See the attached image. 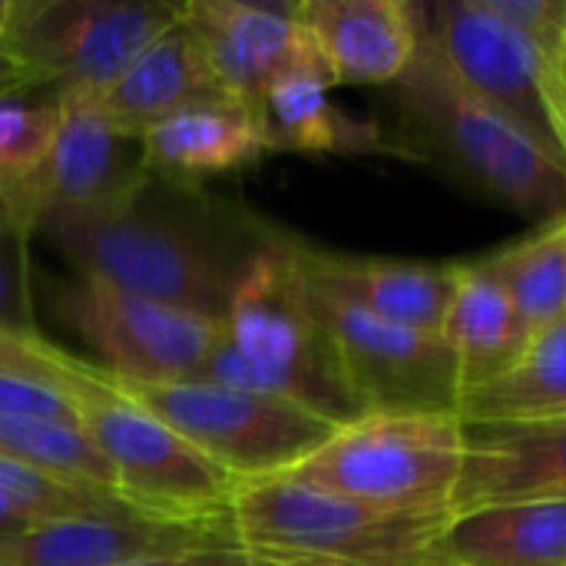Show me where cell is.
Wrapping results in <instances>:
<instances>
[{
  "mask_svg": "<svg viewBox=\"0 0 566 566\" xmlns=\"http://www.w3.org/2000/svg\"><path fill=\"white\" fill-rule=\"evenodd\" d=\"M272 222L226 206L199 182L143 172L109 202L36 232L76 269L133 295L226 322L229 298Z\"/></svg>",
  "mask_w": 566,
  "mask_h": 566,
  "instance_id": "cell-1",
  "label": "cell"
},
{
  "mask_svg": "<svg viewBox=\"0 0 566 566\" xmlns=\"http://www.w3.org/2000/svg\"><path fill=\"white\" fill-rule=\"evenodd\" d=\"M202 378L285 398L335 428L365 415L322 325L305 269V239L269 229L229 298L226 338Z\"/></svg>",
  "mask_w": 566,
  "mask_h": 566,
  "instance_id": "cell-2",
  "label": "cell"
},
{
  "mask_svg": "<svg viewBox=\"0 0 566 566\" xmlns=\"http://www.w3.org/2000/svg\"><path fill=\"white\" fill-rule=\"evenodd\" d=\"M398 156L428 159L531 222L566 216V169L511 119L484 106L441 60L428 30L418 56L388 86Z\"/></svg>",
  "mask_w": 566,
  "mask_h": 566,
  "instance_id": "cell-3",
  "label": "cell"
},
{
  "mask_svg": "<svg viewBox=\"0 0 566 566\" xmlns=\"http://www.w3.org/2000/svg\"><path fill=\"white\" fill-rule=\"evenodd\" d=\"M454 514H401L308 488L289 474L245 481L232 497V527L255 557L312 564H428Z\"/></svg>",
  "mask_w": 566,
  "mask_h": 566,
  "instance_id": "cell-4",
  "label": "cell"
},
{
  "mask_svg": "<svg viewBox=\"0 0 566 566\" xmlns=\"http://www.w3.org/2000/svg\"><path fill=\"white\" fill-rule=\"evenodd\" d=\"M468 454L461 415L368 411L342 424L289 478L401 514H451Z\"/></svg>",
  "mask_w": 566,
  "mask_h": 566,
  "instance_id": "cell-5",
  "label": "cell"
},
{
  "mask_svg": "<svg viewBox=\"0 0 566 566\" xmlns=\"http://www.w3.org/2000/svg\"><path fill=\"white\" fill-rule=\"evenodd\" d=\"M109 385L169 424L239 484L289 474L338 431L332 421L302 405L226 388L206 378L123 381L109 375Z\"/></svg>",
  "mask_w": 566,
  "mask_h": 566,
  "instance_id": "cell-6",
  "label": "cell"
},
{
  "mask_svg": "<svg viewBox=\"0 0 566 566\" xmlns=\"http://www.w3.org/2000/svg\"><path fill=\"white\" fill-rule=\"evenodd\" d=\"M70 398L76 405V428L106 458L116 491L129 504L169 517L232 514L239 481L169 424L123 398L99 365Z\"/></svg>",
  "mask_w": 566,
  "mask_h": 566,
  "instance_id": "cell-7",
  "label": "cell"
},
{
  "mask_svg": "<svg viewBox=\"0 0 566 566\" xmlns=\"http://www.w3.org/2000/svg\"><path fill=\"white\" fill-rule=\"evenodd\" d=\"M179 20L182 3L169 0H13L0 50L30 83L103 96Z\"/></svg>",
  "mask_w": 566,
  "mask_h": 566,
  "instance_id": "cell-8",
  "label": "cell"
},
{
  "mask_svg": "<svg viewBox=\"0 0 566 566\" xmlns=\"http://www.w3.org/2000/svg\"><path fill=\"white\" fill-rule=\"evenodd\" d=\"M50 312L123 381L202 378L226 338V322L169 302L133 295L93 279L50 285Z\"/></svg>",
  "mask_w": 566,
  "mask_h": 566,
  "instance_id": "cell-9",
  "label": "cell"
},
{
  "mask_svg": "<svg viewBox=\"0 0 566 566\" xmlns=\"http://www.w3.org/2000/svg\"><path fill=\"white\" fill-rule=\"evenodd\" d=\"M424 30L448 70L494 113L511 119L566 169L557 90L564 70L551 66L484 0H444L421 7Z\"/></svg>",
  "mask_w": 566,
  "mask_h": 566,
  "instance_id": "cell-10",
  "label": "cell"
},
{
  "mask_svg": "<svg viewBox=\"0 0 566 566\" xmlns=\"http://www.w3.org/2000/svg\"><path fill=\"white\" fill-rule=\"evenodd\" d=\"M315 289V285H312ZM322 325L358 405L385 415H458L461 378L444 335L391 325L315 289Z\"/></svg>",
  "mask_w": 566,
  "mask_h": 566,
  "instance_id": "cell-11",
  "label": "cell"
},
{
  "mask_svg": "<svg viewBox=\"0 0 566 566\" xmlns=\"http://www.w3.org/2000/svg\"><path fill=\"white\" fill-rule=\"evenodd\" d=\"M235 544L232 514H76L40 521L23 534L0 541V566H123L159 554Z\"/></svg>",
  "mask_w": 566,
  "mask_h": 566,
  "instance_id": "cell-12",
  "label": "cell"
},
{
  "mask_svg": "<svg viewBox=\"0 0 566 566\" xmlns=\"http://www.w3.org/2000/svg\"><path fill=\"white\" fill-rule=\"evenodd\" d=\"M56 106L60 129L36 189L33 232L43 222L83 216L109 202L146 172L139 139L123 136L103 116L99 93L56 90Z\"/></svg>",
  "mask_w": 566,
  "mask_h": 566,
  "instance_id": "cell-13",
  "label": "cell"
},
{
  "mask_svg": "<svg viewBox=\"0 0 566 566\" xmlns=\"http://www.w3.org/2000/svg\"><path fill=\"white\" fill-rule=\"evenodd\" d=\"M305 33V30H302ZM332 73L308 36L252 103L269 153H398L388 129L332 103Z\"/></svg>",
  "mask_w": 566,
  "mask_h": 566,
  "instance_id": "cell-14",
  "label": "cell"
},
{
  "mask_svg": "<svg viewBox=\"0 0 566 566\" xmlns=\"http://www.w3.org/2000/svg\"><path fill=\"white\" fill-rule=\"evenodd\" d=\"M295 17L335 83L391 86L424 33V13L408 0H302Z\"/></svg>",
  "mask_w": 566,
  "mask_h": 566,
  "instance_id": "cell-15",
  "label": "cell"
},
{
  "mask_svg": "<svg viewBox=\"0 0 566 566\" xmlns=\"http://www.w3.org/2000/svg\"><path fill=\"white\" fill-rule=\"evenodd\" d=\"M305 269L318 292L361 308L391 325L441 335L461 285V262L424 265L398 259H368L315 249L305 242Z\"/></svg>",
  "mask_w": 566,
  "mask_h": 566,
  "instance_id": "cell-16",
  "label": "cell"
},
{
  "mask_svg": "<svg viewBox=\"0 0 566 566\" xmlns=\"http://www.w3.org/2000/svg\"><path fill=\"white\" fill-rule=\"evenodd\" d=\"M182 27L199 43L219 86L249 106L305 36L295 3L189 0L182 3Z\"/></svg>",
  "mask_w": 566,
  "mask_h": 566,
  "instance_id": "cell-17",
  "label": "cell"
},
{
  "mask_svg": "<svg viewBox=\"0 0 566 566\" xmlns=\"http://www.w3.org/2000/svg\"><path fill=\"white\" fill-rule=\"evenodd\" d=\"M537 497H566V421L531 428L468 424L464 474L451 514Z\"/></svg>",
  "mask_w": 566,
  "mask_h": 566,
  "instance_id": "cell-18",
  "label": "cell"
},
{
  "mask_svg": "<svg viewBox=\"0 0 566 566\" xmlns=\"http://www.w3.org/2000/svg\"><path fill=\"white\" fill-rule=\"evenodd\" d=\"M143 169L176 182L235 172L259 163L269 149L255 113L235 96L199 99L139 136Z\"/></svg>",
  "mask_w": 566,
  "mask_h": 566,
  "instance_id": "cell-19",
  "label": "cell"
},
{
  "mask_svg": "<svg viewBox=\"0 0 566 566\" xmlns=\"http://www.w3.org/2000/svg\"><path fill=\"white\" fill-rule=\"evenodd\" d=\"M434 566H566V497L461 511L438 534Z\"/></svg>",
  "mask_w": 566,
  "mask_h": 566,
  "instance_id": "cell-20",
  "label": "cell"
},
{
  "mask_svg": "<svg viewBox=\"0 0 566 566\" xmlns=\"http://www.w3.org/2000/svg\"><path fill=\"white\" fill-rule=\"evenodd\" d=\"M212 96L229 93L219 86L199 43L179 20L126 66V73L99 96V106L123 136L139 139L166 116Z\"/></svg>",
  "mask_w": 566,
  "mask_h": 566,
  "instance_id": "cell-21",
  "label": "cell"
},
{
  "mask_svg": "<svg viewBox=\"0 0 566 566\" xmlns=\"http://www.w3.org/2000/svg\"><path fill=\"white\" fill-rule=\"evenodd\" d=\"M441 335L458 361L461 398L507 375L531 345L517 308L484 259L461 262V285Z\"/></svg>",
  "mask_w": 566,
  "mask_h": 566,
  "instance_id": "cell-22",
  "label": "cell"
},
{
  "mask_svg": "<svg viewBox=\"0 0 566 566\" xmlns=\"http://www.w3.org/2000/svg\"><path fill=\"white\" fill-rule=\"evenodd\" d=\"M461 421L531 428L566 421V315L531 338L521 361L497 381L461 398Z\"/></svg>",
  "mask_w": 566,
  "mask_h": 566,
  "instance_id": "cell-23",
  "label": "cell"
},
{
  "mask_svg": "<svg viewBox=\"0 0 566 566\" xmlns=\"http://www.w3.org/2000/svg\"><path fill=\"white\" fill-rule=\"evenodd\" d=\"M484 265L507 292L531 338L566 315V216L488 255Z\"/></svg>",
  "mask_w": 566,
  "mask_h": 566,
  "instance_id": "cell-24",
  "label": "cell"
},
{
  "mask_svg": "<svg viewBox=\"0 0 566 566\" xmlns=\"http://www.w3.org/2000/svg\"><path fill=\"white\" fill-rule=\"evenodd\" d=\"M60 129V106H27L0 93V199L23 229L36 222V189Z\"/></svg>",
  "mask_w": 566,
  "mask_h": 566,
  "instance_id": "cell-25",
  "label": "cell"
},
{
  "mask_svg": "<svg viewBox=\"0 0 566 566\" xmlns=\"http://www.w3.org/2000/svg\"><path fill=\"white\" fill-rule=\"evenodd\" d=\"M0 458L70 484L116 491V478L93 441L63 421L0 415ZM119 494V491H116Z\"/></svg>",
  "mask_w": 566,
  "mask_h": 566,
  "instance_id": "cell-26",
  "label": "cell"
},
{
  "mask_svg": "<svg viewBox=\"0 0 566 566\" xmlns=\"http://www.w3.org/2000/svg\"><path fill=\"white\" fill-rule=\"evenodd\" d=\"M27 239L30 229H23L0 199V328L23 338H43L33 318Z\"/></svg>",
  "mask_w": 566,
  "mask_h": 566,
  "instance_id": "cell-27",
  "label": "cell"
},
{
  "mask_svg": "<svg viewBox=\"0 0 566 566\" xmlns=\"http://www.w3.org/2000/svg\"><path fill=\"white\" fill-rule=\"evenodd\" d=\"M93 371V361H83L46 338H23L0 328V375H17L73 395Z\"/></svg>",
  "mask_w": 566,
  "mask_h": 566,
  "instance_id": "cell-28",
  "label": "cell"
},
{
  "mask_svg": "<svg viewBox=\"0 0 566 566\" xmlns=\"http://www.w3.org/2000/svg\"><path fill=\"white\" fill-rule=\"evenodd\" d=\"M551 66H566V0H484Z\"/></svg>",
  "mask_w": 566,
  "mask_h": 566,
  "instance_id": "cell-29",
  "label": "cell"
},
{
  "mask_svg": "<svg viewBox=\"0 0 566 566\" xmlns=\"http://www.w3.org/2000/svg\"><path fill=\"white\" fill-rule=\"evenodd\" d=\"M0 415L76 424V405L66 391L40 385V381H27L17 375H0Z\"/></svg>",
  "mask_w": 566,
  "mask_h": 566,
  "instance_id": "cell-30",
  "label": "cell"
},
{
  "mask_svg": "<svg viewBox=\"0 0 566 566\" xmlns=\"http://www.w3.org/2000/svg\"><path fill=\"white\" fill-rule=\"evenodd\" d=\"M123 566H255V557L235 544V547H202V551H179V554H159L143 557Z\"/></svg>",
  "mask_w": 566,
  "mask_h": 566,
  "instance_id": "cell-31",
  "label": "cell"
},
{
  "mask_svg": "<svg viewBox=\"0 0 566 566\" xmlns=\"http://www.w3.org/2000/svg\"><path fill=\"white\" fill-rule=\"evenodd\" d=\"M23 86H30V76H27L7 53H0V90H3V93H17V90H23Z\"/></svg>",
  "mask_w": 566,
  "mask_h": 566,
  "instance_id": "cell-32",
  "label": "cell"
},
{
  "mask_svg": "<svg viewBox=\"0 0 566 566\" xmlns=\"http://www.w3.org/2000/svg\"><path fill=\"white\" fill-rule=\"evenodd\" d=\"M255 557V554H252ZM255 566H355V564H312V560H272V557H255ZM388 566H434V564H388Z\"/></svg>",
  "mask_w": 566,
  "mask_h": 566,
  "instance_id": "cell-33",
  "label": "cell"
},
{
  "mask_svg": "<svg viewBox=\"0 0 566 566\" xmlns=\"http://www.w3.org/2000/svg\"><path fill=\"white\" fill-rule=\"evenodd\" d=\"M10 17H13V0H0V46H3L7 27H10ZM0 53H3V50H0Z\"/></svg>",
  "mask_w": 566,
  "mask_h": 566,
  "instance_id": "cell-34",
  "label": "cell"
},
{
  "mask_svg": "<svg viewBox=\"0 0 566 566\" xmlns=\"http://www.w3.org/2000/svg\"><path fill=\"white\" fill-rule=\"evenodd\" d=\"M557 113H560V126H564V143H566V66H564V80H560V90H557Z\"/></svg>",
  "mask_w": 566,
  "mask_h": 566,
  "instance_id": "cell-35",
  "label": "cell"
},
{
  "mask_svg": "<svg viewBox=\"0 0 566 566\" xmlns=\"http://www.w3.org/2000/svg\"><path fill=\"white\" fill-rule=\"evenodd\" d=\"M0 93H3V90H0Z\"/></svg>",
  "mask_w": 566,
  "mask_h": 566,
  "instance_id": "cell-36",
  "label": "cell"
}]
</instances>
